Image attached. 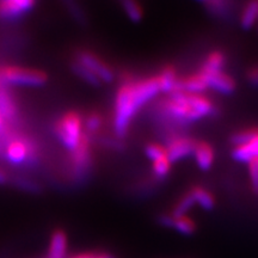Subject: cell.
<instances>
[{"label":"cell","instance_id":"obj_1","mask_svg":"<svg viewBox=\"0 0 258 258\" xmlns=\"http://www.w3.org/2000/svg\"><path fill=\"white\" fill-rule=\"evenodd\" d=\"M160 92L158 79H147L135 84H124L118 90L115 102L114 129L117 137H124L132 118L141 106Z\"/></svg>","mask_w":258,"mask_h":258},{"label":"cell","instance_id":"obj_2","mask_svg":"<svg viewBox=\"0 0 258 258\" xmlns=\"http://www.w3.org/2000/svg\"><path fill=\"white\" fill-rule=\"evenodd\" d=\"M46 82L47 74L41 71L15 66L0 69V84L4 86H41Z\"/></svg>","mask_w":258,"mask_h":258},{"label":"cell","instance_id":"obj_3","mask_svg":"<svg viewBox=\"0 0 258 258\" xmlns=\"http://www.w3.org/2000/svg\"><path fill=\"white\" fill-rule=\"evenodd\" d=\"M83 125L78 114L70 112L64 115L62 118L56 124V135L67 150L74 152L79 147L82 143L83 135Z\"/></svg>","mask_w":258,"mask_h":258},{"label":"cell","instance_id":"obj_4","mask_svg":"<svg viewBox=\"0 0 258 258\" xmlns=\"http://www.w3.org/2000/svg\"><path fill=\"white\" fill-rule=\"evenodd\" d=\"M77 61L88 67L101 82L111 83L114 80V73H112L110 67L90 51H80L77 56Z\"/></svg>","mask_w":258,"mask_h":258},{"label":"cell","instance_id":"obj_5","mask_svg":"<svg viewBox=\"0 0 258 258\" xmlns=\"http://www.w3.org/2000/svg\"><path fill=\"white\" fill-rule=\"evenodd\" d=\"M196 146L198 144L189 138H172L166 148V158L169 159L170 164L176 163V161L195 153Z\"/></svg>","mask_w":258,"mask_h":258},{"label":"cell","instance_id":"obj_6","mask_svg":"<svg viewBox=\"0 0 258 258\" xmlns=\"http://www.w3.org/2000/svg\"><path fill=\"white\" fill-rule=\"evenodd\" d=\"M35 6L32 0H5L0 2V17L16 19L28 14Z\"/></svg>","mask_w":258,"mask_h":258},{"label":"cell","instance_id":"obj_7","mask_svg":"<svg viewBox=\"0 0 258 258\" xmlns=\"http://www.w3.org/2000/svg\"><path fill=\"white\" fill-rule=\"evenodd\" d=\"M205 78L206 83L212 89L217 90L218 92L230 95L234 91L235 84L231 77L222 72H201L200 73Z\"/></svg>","mask_w":258,"mask_h":258},{"label":"cell","instance_id":"obj_8","mask_svg":"<svg viewBox=\"0 0 258 258\" xmlns=\"http://www.w3.org/2000/svg\"><path fill=\"white\" fill-rule=\"evenodd\" d=\"M28 153H30V146L25 140L14 139L6 146V158L11 164L19 165L28 159Z\"/></svg>","mask_w":258,"mask_h":258},{"label":"cell","instance_id":"obj_9","mask_svg":"<svg viewBox=\"0 0 258 258\" xmlns=\"http://www.w3.org/2000/svg\"><path fill=\"white\" fill-rule=\"evenodd\" d=\"M73 154V164H74V171L78 175H84L85 171L91 163V158H90V148H89V140L88 138L84 137L82 143H80L79 147L77 148Z\"/></svg>","mask_w":258,"mask_h":258},{"label":"cell","instance_id":"obj_10","mask_svg":"<svg viewBox=\"0 0 258 258\" xmlns=\"http://www.w3.org/2000/svg\"><path fill=\"white\" fill-rule=\"evenodd\" d=\"M67 254V237L63 232H54L50 238L49 251L47 258H66Z\"/></svg>","mask_w":258,"mask_h":258},{"label":"cell","instance_id":"obj_11","mask_svg":"<svg viewBox=\"0 0 258 258\" xmlns=\"http://www.w3.org/2000/svg\"><path fill=\"white\" fill-rule=\"evenodd\" d=\"M6 88L8 86L0 84V116L4 120H12L17 115V108Z\"/></svg>","mask_w":258,"mask_h":258},{"label":"cell","instance_id":"obj_12","mask_svg":"<svg viewBox=\"0 0 258 258\" xmlns=\"http://www.w3.org/2000/svg\"><path fill=\"white\" fill-rule=\"evenodd\" d=\"M232 156L240 163H251L254 159H258V137L253 139L251 143L244 146L235 147Z\"/></svg>","mask_w":258,"mask_h":258},{"label":"cell","instance_id":"obj_13","mask_svg":"<svg viewBox=\"0 0 258 258\" xmlns=\"http://www.w3.org/2000/svg\"><path fill=\"white\" fill-rule=\"evenodd\" d=\"M195 159L198 166L203 171H207L213 165V159H214V153L211 146L207 144H198L195 150Z\"/></svg>","mask_w":258,"mask_h":258},{"label":"cell","instance_id":"obj_14","mask_svg":"<svg viewBox=\"0 0 258 258\" xmlns=\"http://www.w3.org/2000/svg\"><path fill=\"white\" fill-rule=\"evenodd\" d=\"M258 18V2H251L244 9L243 15H241L240 24L241 28L245 30H249L253 27Z\"/></svg>","mask_w":258,"mask_h":258},{"label":"cell","instance_id":"obj_15","mask_svg":"<svg viewBox=\"0 0 258 258\" xmlns=\"http://www.w3.org/2000/svg\"><path fill=\"white\" fill-rule=\"evenodd\" d=\"M183 84H184V92L190 93V95H198L208 88L207 83L201 74L192 76L186 80H183Z\"/></svg>","mask_w":258,"mask_h":258},{"label":"cell","instance_id":"obj_16","mask_svg":"<svg viewBox=\"0 0 258 258\" xmlns=\"http://www.w3.org/2000/svg\"><path fill=\"white\" fill-rule=\"evenodd\" d=\"M72 70L73 72L77 74V76L80 77L84 82H86L90 85H93V86H98L99 84H101V80H99L97 77L93 74L91 71H90L88 67L84 66L83 63H80L79 61H74L72 63Z\"/></svg>","mask_w":258,"mask_h":258},{"label":"cell","instance_id":"obj_17","mask_svg":"<svg viewBox=\"0 0 258 258\" xmlns=\"http://www.w3.org/2000/svg\"><path fill=\"white\" fill-rule=\"evenodd\" d=\"M158 83H159L160 91L171 93L175 88V84L177 82L176 74L173 72L172 69H165L163 73L158 77Z\"/></svg>","mask_w":258,"mask_h":258},{"label":"cell","instance_id":"obj_18","mask_svg":"<svg viewBox=\"0 0 258 258\" xmlns=\"http://www.w3.org/2000/svg\"><path fill=\"white\" fill-rule=\"evenodd\" d=\"M225 63V56L219 51L212 53L203 64L202 72H221Z\"/></svg>","mask_w":258,"mask_h":258},{"label":"cell","instance_id":"obj_19","mask_svg":"<svg viewBox=\"0 0 258 258\" xmlns=\"http://www.w3.org/2000/svg\"><path fill=\"white\" fill-rule=\"evenodd\" d=\"M194 200L195 202H198L202 208H205L206 211H211V209L214 207V199L209 194L207 190L202 188H195L191 191Z\"/></svg>","mask_w":258,"mask_h":258},{"label":"cell","instance_id":"obj_20","mask_svg":"<svg viewBox=\"0 0 258 258\" xmlns=\"http://www.w3.org/2000/svg\"><path fill=\"white\" fill-rule=\"evenodd\" d=\"M122 8H123L124 12L127 14L132 22L138 23V22H140L143 19V9L137 3L131 2V0H124V2H122Z\"/></svg>","mask_w":258,"mask_h":258},{"label":"cell","instance_id":"obj_21","mask_svg":"<svg viewBox=\"0 0 258 258\" xmlns=\"http://www.w3.org/2000/svg\"><path fill=\"white\" fill-rule=\"evenodd\" d=\"M194 203H195V200H194L192 194L191 192L186 194L184 198L180 200L178 205L176 206L175 211H173V213H172V217L175 219L185 217V213L192 207Z\"/></svg>","mask_w":258,"mask_h":258},{"label":"cell","instance_id":"obj_22","mask_svg":"<svg viewBox=\"0 0 258 258\" xmlns=\"http://www.w3.org/2000/svg\"><path fill=\"white\" fill-rule=\"evenodd\" d=\"M256 137H258V131H254V129L240 132V133L234 134L233 137L231 138V143L235 145L237 147L244 146V145H247L249 143H251V141H252Z\"/></svg>","mask_w":258,"mask_h":258},{"label":"cell","instance_id":"obj_23","mask_svg":"<svg viewBox=\"0 0 258 258\" xmlns=\"http://www.w3.org/2000/svg\"><path fill=\"white\" fill-rule=\"evenodd\" d=\"M173 228L178 231L179 233L190 235L195 232V224L186 217L177 218L175 219V222H173Z\"/></svg>","mask_w":258,"mask_h":258},{"label":"cell","instance_id":"obj_24","mask_svg":"<svg viewBox=\"0 0 258 258\" xmlns=\"http://www.w3.org/2000/svg\"><path fill=\"white\" fill-rule=\"evenodd\" d=\"M145 153H146V156L150 158L153 163L154 161L161 159V158L166 157V150H164L163 147L158 146V145H148L146 150H145Z\"/></svg>","mask_w":258,"mask_h":258},{"label":"cell","instance_id":"obj_25","mask_svg":"<svg viewBox=\"0 0 258 258\" xmlns=\"http://www.w3.org/2000/svg\"><path fill=\"white\" fill-rule=\"evenodd\" d=\"M153 170H154V173H156V176L160 177V178L165 177L167 175V172H169V170H170L169 159H167L166 157H164L159 160L154 161V163H153Z\"/></svg>","mask_w":258,"mask_h":258},{"label":"cell","instance_id":"obj_26","mask_svg":"<svg viewBox=\"0 0 258 258\" xmlns=\"http://www.w3.org/2000/svg\"><path fill=\"white\" fill-rule=\"evenodd\" d=\"M250 179L253 191L258 194V159H254L249 164Z\"/></svg>","mask_w":258,"mask_h":258},{"label":"cell","instance_id":"obj_27","mask_svg":"<svg viewBox=\"0 0 258 258\" xmlns=\"http://www.w3.org/2000/svg\"><path fill=\"white\" fill-rule=\"evenodd\" d=\"M101 124L102 118L96 114L89 116L88 120H86V128H88L89 132H96L97 129L101 127Z\"/></svg>","mask_w":258,"mask_h":258},{"label":"cell","instance_id":"obj_28","mask_svg":"<svg viewBox=\"0 0 258 258\" xmlns=\"http://www.w3.org/2000/svg\"><path fill=\"white\" fill-rule=\"evenodd\" d=\"M17 185L19 188L24 189V190H29V191H32V190H37V185L35 183L30 182V180L24 179V178H19L17 180Z\"/></svg>","mask_w":258,"mask_h":258},{"label":"cell","instance_id":"obj_29","mask_svg":"<svg viewBox=\"0 0 258 258\" xmlns=\"http://www.w3.org/2000/svg\"><path fill=\"white\" fill-rule=\"evenodd\" d=\"M69 6H70V11L73 14L74 18L79 19V21H83L84 14H83V11H80V9L78 8V5L73 4V3H69Z\"/></svg>","mask_w":258,"mask_h":258},{"label":"cell","instance_id":"obj_30","mask_svg":"<svg viewBox=\"0 0 258 258\" xmlns=\"http://www.w3.org/2000/svg\"><path fill=\"white\" fill-rule=\"evenodd\" d=\"M159 221L160 224L163 226H165V227H173V222H175V218L172 217V215H161L159 218Z\"/></svg>","mask_w":258,"mask_h":258},{"label":"cell","instance_id":"obj_31","mask_svg":"<svg viewBox=\"0 0 258 258\" xmlns=\"http://www.w3.org/2000/svg\"><path fill=\"white\" fill-rule=\"evenodd\" d=\"M103 144H106V146L115 148V150H120L121 148V144L117 143V141L114 140V139H109V138H104L103 139Z\"/></svg>","mask_w":258,"mask_h":258},{"label":"cell","instance_id":"obj_32","mask_svg":"<svg viewBox=\"0 0 258 258\" xmlns=\"http://www.w3.org/2000/svg\"><path fill=\"white\" fill-rule=\"evenodd\" d=\"M250 80L254 85H258V70H254L250 73Z\"/></svg>","mask_w":258,"mask_h":258},{"label":"cell","instance_id":"obj_33","mask_svg":"<svg viewBox=\"0 0 258 258\" xmlns=\"http://www.w3.org/2000/svg\"><path fill=\"white\" fill-rule=\"evenodd\" d=\"M97 254H91V253H85V254H79V256L73 257V258H96Z\"/></svg>","mask_w":258,"mask_h":258},{"label":"cell","instance_id":"obj_34","mask_svg":"<svg viewBox=\"0 0 258 258\" xmlns=\"http://www.w3.org/2000/svg\"><path fill=\"white\" fill-rule=\"evenodd\" d=\"M5 182H6V175L2 170H0V184H4Z\"/></svg>","mask_w":258,"mask_h":258},{"label":"cell","instance_id":"obj_35","mask_svg":"<svg viewBox=\"0 0 258 258\" xmlns=\"http://www.w3.org/2000/svg\"><path fill=\"white\" fill-rule=\"evenodd\" d=\"M3 123H4V118H3L2 116H0V129L3 128Z\"/></svg>","mask_w":258,"mask_h":258}]
</instances>
